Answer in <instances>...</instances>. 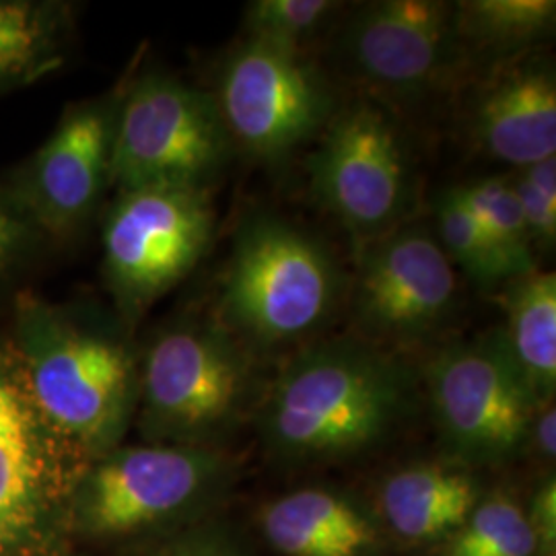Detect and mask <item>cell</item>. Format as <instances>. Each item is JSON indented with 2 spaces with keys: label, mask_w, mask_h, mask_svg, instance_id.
<instances>
[{
  "label": "cell",
  "mask_w": 556,
  "mask_h": 556,
  "mask_svg": "<svg viewBox=\"0 0 556 556\" xmlns=\"http://www.w3.org/2000/svg\"><path fill=\"white\" fill-rule=\"evenodd\" d=\"M435 227L447 258L480 289L503 287L516 278L457 186L443 190L435 200Z\"/></svg>",
  "instance_id": "21"
},
{
  "label": "cell",
  "mask_w": 556,
  "mask_h": 556,
  "mask_svg": "<svg viewBox=\"0 0 556 556\" xmlns=\"http://www.w3.org/2000/svg\"><path fill=\"white\" fill-rule=\"evenodd\" d=\"M457 190L516 278L536 270V245L528 231L511 178L477 179L457 186Z\"/></svg>",
  "instance_id": "23"
},
{
  "label": "cell",
  "mask_w": 556,
  "mask_h": 556,
  "mask_svg": "<svg viewBox=\"0 0 556 556\" xmlns=\"http://www.w3.org/2000/svg\"><path fill=\"white\" fill-rule=\"evenodd\" d=\"M340 52L365 85L415 98L438 85L462 56L456 4L441 0L363 4L342 31Z\"/></svg>",
  "instance_id": "13"
},
{
  "label": "cell",
  "mask_w": 556,
  "mask_h": 556,
  "mask_svg": "<svg viewBox=\"0 0 556 556\" xmlns=\"http://www.w3.org/2000/svg\"><path fill=\"white\" fill-rule=\"evenodd\" d=\"M215 100L231 140L264 161L291 155L334 116L326 80L301 52L250 38L225 62Z\"/></svg>",
  "instance_id": "10"
},
{
  "label": "cell",
  "mask_w": 556,
  "mask_h": 556,
  "mask_svg": "<svg viewBox=\"0 0 556 556\" xmlns=\"http://www.w3.org/2000/svg\"><path fill=\"white\" fill-rule=\"evenodd\" d=\"M342 298L330 250L289 220H243L220 282L219 321L252 351L318 334Z\"/></svg>",
  "instance_id": "3"
},
{
  "label": "cell",
  "mask_w": 556,
  "mask_h": 556,
  "mask_svg": "<svg viewBox=\"0 0 556 556\" xmlns=\"http://www.w3.org/2000/svg\"><path fill=\"white\" fill-rule=\"evenodd\" d=\"M233 472V464L215 447H114L80 484V523L101 538L155 528L219 497Z\"/></svg>",
  "instance_id": "9"
},
{
  "label": "cell",
  "mask_w": 556,
  "mask_h": 556,
  "mask_svg": "<svg viewBox=\"0 0 556 556\" xmlns=\"http://www.w3.org/2000/svg\"><path fill=\"white\" fill-rule=\"evenodd\" d=\"M441 556H538V542L519 501L495 491L441 544Z\"/></svg>",
  "instance_id": "22"
},
{
  "label": "cell",
  "mask_w": 556,
  "mask_h": 556,
  "mask_svg": "<svg viewBox=\"0 0 556 556\" xmlns=\"http://www.w3.org/2000/svg\"><path fill=\"white\" fill-rule=\"evenodd\" d=\"M484 495L477 470L459 462H415L381 480L376 511L388 536L429 546L454 536Z\"/></svg>",
  "instance_id": "16"
},
{
  "label": "cell",
  "mask_w": 556,
  "mask_h": 556,
  "mask_svg": "<svg viewBox=\"0 0 556 556\" xmlns=\"http://www.w3.org/2000/svg\"><path fill=\"white\" fill-rule=\"evenodd\" d=\"M501 338L538 404L555 402L556 275L532 270L505 285Z\"/></svg>",
  "instance_id": "19"
},
{
  "label": "cell",
  "mask_w": 556,
  "mask_h": 556,
  "mask_svg": "<svg viewBox=\"0 0 556 556\" xmlns=\"http://www.w3.org/2000/svg\"><path fill=\"white\" fill-rule=\"evenodd\" d=\"M511 184L534 245L553 248L556 241V197L544 194L521 172L511 178Z\"/></svg>",
  "instance_id": "26"
},
{
  "label": "cell",
  "mask_w": 556,
  "mask_h": 556,
  "mask_svg": "<svg viewBox=\"0 0 556 556\" xmlns=\"http://www.w3.org/2000/svg\"><path fill=\"white\" fill-rule=\"evenodd\" d=\"M309 179L321 206L361 243L394 231L413 208L406 142L376 101H355L328 119L309 160Z\"/></svg>",
  "instance_id": "8"
},
{
  "label": "cell",
  "mask_w": 556,
  "mask_h": 556,
  "mask_svg": "<svg viewBox=\"0 0 556 556\" xmlns=\"http://www.w3.org/2000/svg\"><path fill=\"white\" fill-rule=\"evenodd\" d=\"M433 418L450 459L472 470L516 459L538 404L501 332L443 346L425 367Z\"/></svg>",
  "instance_id": "6"
},
{
  "label": "cell",
  "mask_w": 556,
  "mask_h": 556,
  "mask_svg": "<svg viewBox=\"0 0 556 556\" xmlns=\"http://www.w3.org/2000/svg\"><path fill=\"white\" fill-rule=\"evenodd\" d=\"M118 96L64 110L52 135L9 179L48 238L77 233L112 188V144Z\"/></svg>",
  "instance_id": "12"
},
{
  "label": "cell",
  "mask_w": 556,
  "mask_h": 556,
  "mask_svg": "<svg viewBox=\"0 0 556 556\" xmlns=\"http://www.w3.org/2000/svg\"><path fill=\"white\" fill-rule=\"evenodd\" d=\"M538 542V556L556 553V482L555 477L544 478L526 511Z\"/></svg>",
  "instance_id": "27"
},
{
  "label": "cell",
  "mask_w": 556,
  "mask_h": 556,
  "mask_svg": "<svg viewBox=\"0 0 556 556\" xmlns=\"http://www.w3.org/2000/svg\"><path fill=\"white\" fill-rule=\"evenodd\" d=\"M340 7L332 0H254L245 7L243 29L250 40L301 52Z\"/></svg>",
  "instance_id": "24"
},
{
  "label": "cell",
  "mask_w": 556,
  "mask_h": 556,
  "mask_svg": "<svg viewBox=\"0 0 556 556\" xmlns=\"http://www.w3.org/2000/svg\"><path fill=\"white\" fill-rule=\"evenodd\" d=\"M215 208L204 188L122 190L103 225V278L124 324L137 319L204 258Z\"/></svg>",
  "instance_id": "7"
},
{
  "label": "cell",
  "mask_w": 556,
  "mask_h": 556,
  "mask_svg": "<svg viewBox=\"0 0 556 556\" xmlns=\"http://www.w3.org/2000/svg\"><path fill=\"white\" fill-rule=\"evenodd\" d=\"M43 422L20 374L0 357V551L29 536L40 516Z\"/></svg>",
  "instance_id": "17"
},
{
  "label": "cell",
  "mask_w": 556,
  "mask_h": 556,
  "mask_svg": "<svg viewBox=\"0 0 556 556\" xmlns=\"http://www.w3.org/2000/svg\"><path fill=\"white\" fill-rule=\"evenodd\" d=\"M155 556H245L233 536L220 530H200L179 538Z\"/></svg>",
  "instance_id": "28"
},
{
  "label": "cell",
  "mask_w": 556,
  "mask_h": 556,
  "mask_svg": "<svg viewBox=\"0 0 556 556\" xmlns=\"http://www.w3.org/2000/svg\"><path fill=\"white\" fill-rule=\"evenodd\" d=\"M528 445H534L538 456L544 462H555L556 456V410L555 402H548L538 408L532 420Z\"/></svg>",
  "instance_id": "29"
},
{
  "label": "cell",
  "mask_w": 556,
  "mask_h": 556,
  "mask_svg": "<svg viewBox=\"0 0 556 556\" xmlns=\"http://www.w3.org/2000/svg\"><path fill=\"white\" fill-rule=\"evenodd\" d=\"M122 324L36 295L15 305L21 378L41 422L100 456L116 447L139 402V358Z\"/></svg>",
  "instance_id": "2"
},
{
  "label": "cell",
  "mask_w": 556,
  "mask_h": 556,
  "mask_svg": "<svg viewBox=\"0 0 556 556\" xmlns=\"http://www.w3.org/2000/svg\"><path fill=\"white\" fill-rule=\"evenodd\" d=\"M48 236L25 208L11 181L0 184V280L40 252Z\"/></svg>",
  "instance_id": "25"
},
{
  "label": "cell",
  "mask_w": 556,
  "mask_h": 556,
  "mask_svg": "<svg viewBox=\"0 0 556 556\" xmlns=\"http://www.w3.org/2000/svg\"><path fill=\"white\" fill-rule=\"evenodd\" d=\"M457 295L456 266L427 227L404 223L363 243L353 289L363 340L376 346L420 342L452 318Z\"/></svg>",
  "instance_id": "11"
},
{
  "label": "cell",
  "mask_w": 556,
  "mask_h": 556,
  "mask_svg": "<svg viewBox=\"0 0 556 556\" xmlns=\"http://www.w3.org/2000/svg\"><path fill=\"white\" fill-rule=\"evenodd\" d=\"M258 528L280 556H383L388 542L374 507L328 486H303L266 501Z\"/></svg>",
  "instance_id": "15"
},
{
  "label": "cell",
  "mask_w": 556,
  "mask_h": 556,
  "mask_svg": "<svg viewBox=\"0 0 556 556\" xmlns=\"http://www.w3.org/2000/svg\"><path fill=\"white\" fill-rule=\"evenodd\" d=\"M73 41L71 9L48 0H0V96L52 75Z\"/></svg>",
  "instance_id": "18"
},
{
  "label": "cell",
  "mask_w": 556,
  "mask_h": 556,
  "mask_svg": "<svg viewBox=\"0 0 556 556\" xmlns=\"http://www.w3.org/2000/svg\"><path fill=\"white\" fill-rule=\"evenodd\" d=\"M555 0H468L456 2L459 52L517 59L555 31Z\"/></svg>",
  "instance_id": "20"
},
{
  "label": "cell",
  "mask_w": 556,
  "mask_h": 556,
  "mask_svg": "<svg viewBox=\"0 0 556 556\" xmlns=\"http://www.w3.org/2000/svg\"><path fill=\"white\" fill-rule=\"evenodd\" d=\"M413 404L408 369L357 338L303 346L258 406L262 443L287 466L332 464L371 452Z\"/></svg>",
  "instance_id": "1"
},
{
  "label": "cell",
  "mask_w": 556,
  "mask_h": 556,
  "mask_svg": "<svg viewBox=\"0 0 556 556\" xmlns=\"http://www.w3.org/2000/svg\"><path fill=\"white\" fill-rule=\"evenodd\" d=\"M252 394V351L219 319L161 330L139 363L142 425L167 445L213 447L236 431Z\"/></svg>",
  "instance_id": "4"
},
{
  "label": "cell",
  "mask_w": 556,
  "mask_h": 556,
  "mask_svg": "<svg viewBox=\"0 0 556 556\" xmlns=\"http://www.w3.org/2000/svg\"><path fill=\"white\" fill-rule=\"evenodd\" d=\"M472 135L493 160L530 167L556 157V77L548 60L498 66L472 103Z\"/></svg>",
  "instance_id": "14"
},
{
  "label": "cell",
  "mask_w": 556,
  "mask_h": 556,
  "mask_svg": "<svg viewBox=\"0 0 556 556\" xmlns=\"http://www.w3.org/2000/svg\"><path fill=\"white\" fill-rule=\"evenodd\" d=\"M233 140L215 96L163 73L118 93L112 188H204L231 157Z\"/></svg>",
  "instance_id": "5"
}]
</instances>
